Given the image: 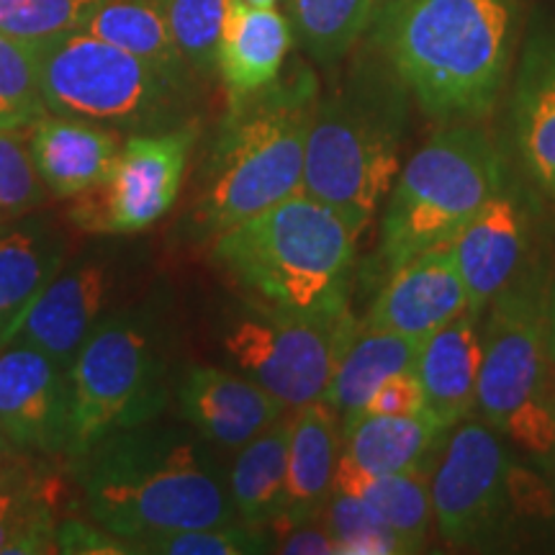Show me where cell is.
<instances>
[{"label":"cell","mask_w":555,"mask_h":555,"mask_svg":"<svg viewBox=\"0 0 555 555\" xmlns=\"http://www.w3.org/2000/svg\"><path fill=\"white\" fill-rule=\"evenodd\" d=\"M247 3H253V5H275L278 0H247Z\"/></svg>","instance_id":"42"},{"label":"cell","mask_w":555,"mask_h":555,"mask_svg":"<svg viewBox=\"0 0 555 555\" xmlns=\"http://www.w3.org/2000/svg\"><path fill=\"white\" fill-rule=\"evenodd\" d=\"M481 356V319L470 311L422 343L416 378L425 388L427 409L448 429L476 412Z\"/></svg>","instance_id":"23"},{"label":"cell","mask_w":555,"mask_h":555,"mask_svg":"<svg viewBox=\"0 0 555 555\" xmlns=\"http://www.w3.org/2000/svg\"><path fill=\"white\" fill-rule=\"evenodd\" d=\"M515 474L509 440L502 433L481 416L457 422L429 474L433 515L446 543H491L515 509Z\"/></svg>","instance_id":"11"},{"label":"cell","mask_w":555,"mask_h":555,"mask_svg":"<svg viewBox=\"0 0 555 555\" xmlns=\"http://www.w3.org/2000/svg\"><path fill=\"white\" fill-rule=\"evenodd\" d=\"M373 0H291V21L304 50L319 65H337L363 39Z\"/></svg>","instance_id":"29"},{"label":"cell","mask_w":555,"mask_h":555,"mask_svg":"<svg viewBox=\"0 0 555 555\" xmlns=\"http://www.w3.org/2000/svg\"><path fill=\"white\" fill-rule=\"evenodd\" d=\"M545 345H547V358H551V363L555 367V281L545 301Z\"/></svg>","instance_id":"40"},{"label":"cell","mask_w":555,"mask_h":555,"mask_svg":"<svg viewBox=\"0 0 555 555\" xmlns=\"http://www.w3.org/2000/svg\"><path fill=\"white\" fill-rule=\"evenodd\" d=\"M358 237L335 208L298 191L217 234L214 260L258 307L337 314L350 309Z\"/></svg>","instance_id":"4"},{"label":"cell","mask_w":555,"mask_h":555,"mask_svg":"<svg viewBox=\"0 0 555 555\" xmlns=\"http://www.w3.org/2000/svg\"><path fill=\"white\" fill-rule=\"evenodd\" d=\"M116 286L119 270L108 255L99 253L62 268L37 298L16 339L39 347L69 371L95 324L114 309Z\"/></svg>","instance_id":"15"},{"label":"cell","mask_w":555,"mask_h":555,"mask_svg":"<svg viewBox=\"0 0 555 555\" xmlns=\"http://www.w3.org/2000/svg\"><path fill=\"white\" fill-rule=\"evenodd\" d=\"M519 0H386L371 47L440 124L481 121L509 75Z\"/></svg>","instance_id":"2"},{"label":"cell","mask_w":555,"mask_h":555,"mask_svg":"<svg viewBox=\"0 0 555 555\" xmlns=\"http://www.w3.org/2000/svg\"><path fill=\"white\" fill-rule=\"evenodd\" d=\"M54 553L119 555L131 553V545L95 522L88 525L80 519H60L57 532H54Z\"/></svg>","instance_id":"37"},{"label":"cell","mask_w":555,"mask_h":555,"mask_svg":"<svg viewBox=\"0 0 555 555\" xmlns=\"http://www.w3.org/2000/svg\"><path fill=\"white\" fill-rule=\"evenodd\" d=\"M103 0H0V31L39 47L80 31Z\"/></svg>","instance_id":"32"},{"label":"cell","mask_w":555,"mask_h":555,"mask_svg":"<svg viewBox=\"0 0 555 555\" xmlns=\"http://www.w3.org/2000/svg\"><path fill=\"white\" fill-rule=\"evenodd\" d=\"M21 453L18 448H13L9 440H5V435L0 433V470H3L5 466H9V463L13 461V457H16Z\"/></svg>","instance_id":"41"},{"label":"cell","mask_w":555,"mask_h":555,"mask_svg":"<svg viewBox=\"0 0 555 555\" xmlns=\"http://www.w3.org/2000/svg\"><path fill=\"white\" fill-rule=\"evenodd\" d=\"M532 242L535 198L512 172H506L499 191L453 242L470 314L483 319L491 301L535 260Z\"/></svg>","instance_id":"13"},{"label":"cell","mask_w":555,"mask_h":555,"mask_svg":"<svg viewBox=\"0 0 555 555\" xmlns=\"http://www.w3.org/2000/svg\"><path fill=\"white\" fill-rule=\"evenodd\" d=\"M319 101L309 69L234 99L201 170L198 232L217 234L301 191L307 137Z\"/></svg>","instance_id":"5"},{"label":"cell","mask_w":555,"mask_h":555,"mask_svg":"<svg viewBox=\"0 0 555 555\" xmlns=\"http://www.w3.org/2000/svg\"><path fill=\"white\" fill-rule=\"evenodd\" d=\"M0 433L37 457H67L73 442L67 367L21 339L0 350Z\"/></svg>","instance_id":"14"},{"label":"cell","mask_w":555,"mask_h":555,"mask_svg":"<svg viewBox=\"0 0 555 555\" xmlns=\"http://www.w3.org/2000/svg\"><path fill=\"white\" fill-rule=\"evenodd\" d=\"M131 545V553L157 555H255L273 553L275 538L270 527H253L245 522L191 527V530L155 532L139 538Z\"/></svg>","instance_id":"31"},{"label":"cell","mask_w":555,"mask_h":555,"mask_svg":"<svg viewBox=\"0 0 555 555\" xmlns=\"http://www.w3.org/2000/svg\"><path fill=\"white\" fill-rule=\"evenodd\" d=\"M433 470H401L367 481L358 496L367 509L397 535L404 553H420L427 545L433 499H429Z\"/></svg>","instance_id":"30"},{"label":"cell","mask_w":555,"mask_h":555,"mask_svg":"<svg viewBox=\"0 0 555 555\" xmlns=\"http://www.w3.org/2000/svg\"><path fill=\"white\" fill-rule=\"evenodd\" d=\"M88 517L134 543L155 532L237 522L229 474L191 425L111 433L69 461Z\"/></svg>","instance_id":"1"},{"label":"cell","mask_w":555,"mask_h":555,"mask_svg":"<svg viewBox=\"0 0 555 555\" xmlns=\"http://www.w3.org/2000/svg\"><path fill=\"white\" fill-rule=\"evenodd\" d=\"M291 420H278L240 448L229 470L237 519L253 527H273L288 504Z\"/></svg>","instance_id":"27"},{"label":"cell","mask_w":555,"mask_h":555,"mask_svg":"<svg viewBox=\"0 0 555 555\" xmlns=\"http://www.w3.org/2000/svg\"><path fill=\"white\" fill-rule=\"evenodd\" d=\"M506 172L502 152L476 121L437 131L391 189L373 270L386 281L427 249L455 242Z\"/></svg>","instance_id":"6"},{"label":"cell","mask_w":555,"mask_h":555,"mask_svg":"<svg viewBox=\"0 0 555 555\" xmlns=\"http://www.w3.org/2000/svg\"><path fill=\"white\" fill-rule=\"evenodd\" d=\"M82 29L147 60L172 78L185 80L189 75V65L172 39L163 0H103Z\"/></svg>","instance_id":"28"},{"label":"cell","mask_w":555,"mask_h":555,"mask_svg":"<svg viewBox=\"0 0 555 555\" xmlns=\"http://www.w3.org/2000/svg\"><path fill=\"white\" fill-rule=\"evenodd\" d=\"M288 50L291 24L275 5L232 0L217 52V69L232 101L258 93L281 78Z\"/></svg>","instance_id":"22"},{"label":"cell","mask_w":555,"mask_h":555,"mask_svg":"<svg viewBox=\"0 0 555 555\" xmlns=\"http://www.w3.org/2000/svg\"><path fill=\"white\" fill-rule=\"evenodd\" d=\"M34 457L18 453L0 470V555L54 553L62 481Z\"/></svg>","instance_id":"25"},{"label":"cell","mask_w":555,"mask_h":555,"mask_svg":"<svg viewBox=\"0 0 555 555\" xmlns=\"http://www.w3.org/2000/svg\"><path fill=\"white\" fill-rule=\"evenodd\" d=\"M356 332L350 309L304 317L249 301L227 319L221 347L237 371L298 409L324 399Z\"/></svg>","instance_id":"10"},{"label":"cell","mask_w":555,"mask_h":555,"mask_svg":"<svg viewBox=\"0 0 555 555\" xmlns=\"http://www.w3.org/2000/svg\"><path fill=\"white\" fill-rule=\"evenodd\" d=\"M332 538L339 553L350 555H388L404 553L401 543L388 527L367 509V504L358 494H339L335 491L324 509Z\"/></svg>","instance_id":"36"},{"label":"cell","mask_w":555,"mask_h":555,"mask_svg":"<svg viewBox=\"0 0 555 555\" xmlns=\"http://www.w3.org/2000/svg\"><path fill=\"white\" fill-rule=\"evenodd\" d=\"M178 404L185 425L211 446L227 450L247 446L288 409L245 373L237 376L211 365L185 373L178 386Z\"/></svg>","instance_id":"18"},{"label":"cell","mask_w":555,"mask_h":555,"mask_svg":"<svg viewBox=\"0 0 555 555\" xmlns=\"http://www.w3.org/2000/svg\"><path fill=\"white\" fill-rule=\"evenodd\" d=\"M39 82L50 114L108 129L165 131L185 124V80L172 78L86 29L39 47Z\"/></svg>","instance_id":"9"},{"label":"cell","mask_w":555,"mask_h":555,"mask_svg":"<svg viewBox=\"0 0 555 555\" xmlns=\"http://www.w3.org/2000/svg\"><path fill=\"white\" fill-rule=\"evenodd\" d=\"M50 196L34 165L29 127L0 129V221L26 217Z\"/></svg>","instance_id":"35"},{"label":"cell","mask_w":555,"mask_h":555,"mask_svg":"<svg viewBox=\"0 0 555 555\" xmlns=\"http://www.w3.org/2000/svg\"><path fill=\"white\" fill-rule=\"evenodd\" d=\"M44 114L37 50L0 31V129H26Z\"/></svg>","instance_id":"33"},{"label":"cell","mask_w":555,"mask_h":555,"mask_svg":"<svg viewBox=\"0 0 555 555\" xmlns=\"http://www.w3.org/2000/svg\"><path fill=\"white\" fill-rule=\"evenodd\" d=\"M545 278L535 260L486 309L476 412L512 446L555 461V367L545 345Z\"/></svg>","instance_id":"8"},{"label":"cell","mask_w":555,"mask_h":555,"mask_svg":"<svg viewBox=\"0 0 555 555\" xmlns=\"http://www.w3.org/2000/svg\"><path fill=\"white\" fill-rule=\"evenodd\" d=\"M67 463L111 433L157 420L168 404L170 332L157 301L116 307L69 363Z\"/></svg>","instance_id":"7"},{"label":"cell","mask_w":555,"mask_h":555,"mask_svg":"<svg viewBox=\"0 0 555 555\" xmlns=\"http://www.w3.org/2000/svg\"><path fill=\"white\" fill-rule=\"evenodd\" d=\"M468 311V291L457 268L453 242L409 260L380 286L365 327L397 332L425 343Z\"/></svg>","instance_id":"16"},{"label":"cell","mask_w":555,"mask_h":555,"mask_svg":"<svg viewBox=\"0 0 555 555\" xmlns=\"http://www.w3.org/2000/svg\"><path fill=\"white\" fill-rule=\"evenodd\" d=\"M509 124L525 172L555 201V29L527 41L509 103Z\"/></svg>","instance_id":"21"},{"label":"cell","mask_w":555,"mask_h":555,"mask_svg":"<svg viewBox=\"0 0 555 555\" xmlns=\"http://www.w3.org/2000/svg\"><path fill=\"white\" fill-rule=\"evenodd\" d=\"M335 491L358 494L373 478L401 470H433L450 429L425 412L412 416L363 414L343 429Z\"/></svg>","instance_id":"17"},{"label":"cell","mask_w":555,"mask_h":555,"mask_svg":"<svg viewBox=\"0 0 555 555\" xmlns=\"http://www.w3.org/2000/svg\"><path fill=\"white\" fill-rule=\"evenodd\" d=\"M278 553H339L324 515L307 522H291L270 527Z\"/></svg>","instance_id":"39"},{"label":"cell","mask_w":555,"mask_h":555,"mask_svg":"<svg viewBox=\"0 0 555 555\" xmlns=\"http://www.w3.org/2000/svg\"><path fill=\"white\" fill-rule=\"evenodd\" d=\"M29 147L47 191L54 198H75L114 176L124 144L116 129L103 124L44 114L29 127Z\"/></svg>","instance_id":"19"},{"label":"cell","mask_w":555,"mask_h":555,"mask_svg":"<svg viewBox=\"0 0 555 555\" xmlns=\"http://www.w3.org/2000/svg\"><path fill=\"white\" fill-rule=\"evenodd\" d=\"M422 343L397 332L363 327L356 332L330 380L324 401L339 416V433L360 420L376 388L399 373H416Z\"/></svg>","instance_id":"26"},{"label":"cell","mask_w":555,"mask_h":555,"mask_svg":"<svg viewBox=\"0 0 555 555\" xmlns=\"http://www.w3.org/2000/svg\"><path fill=\"white\" fill-rule=\"evenodd\" d=\"M339 446V416L327 401H309L296 409L288 440V504L275 525L307 522L324 515L335 494Z\"/></svg>","instance_id":"24"},{"label":"cell","mask_w":555,"mask_h":555,"mask_svg":"<svg viewBox=\"0 0 555 555\" xmlns=\"http://www.w3.org/2000/svg\"><path fill=\"white\" fill-rule=\"evenodd\" d=\"M425 388H422L416 373H399V376H391L376 388L363 414L412 416L425 412Z\"/></svg>","instance_id":"38"},{"label":"cell","mask_w":555,"mask_h":555,"mask_svg":"<svg viewBox=\"0 0 555 555\" xmlns=\"http://www.w3.org/2000/svg\"><path fill=\"white\" fill-rule=\"evenodd\" d=\"M198 139L196 124L134 134L124 142L114 176L99 189L75 196V227L106 237L139 234L176 204Z\"/></svg>","instance_id":"12"},{"label":"cell","mask_w":555,"mask_h":555,"mask_svg":"<svg viewBox=\"0 0 555 555\" xmlns=\"http://www.w3.org/2000/svg\"><path fill=\"white\" fill-rule=\"evenodd\" d=\"M67 249L52 219L18 217L0 227V350L16 343L37 298L65 268Z\"/></svg>","instance_id":"20"},{"label":"cell","mask_w":555,"mask_h":555,"mask_svg":"<svg viewBox=\"0 0 555 555\" xmlns=\"http://www.w3.org/2000/svg\"><path fill=\"white\" fill-rule=\"evenodd\" d=\"M229 3L232 0H163L180 57L193 73L211 75L217 69Z\"/></svg>","instance_id":"34"},{"label":"cell","mask_w":555,"mask_h":555,"mask_svg":"<svg viewBox=\"0 0 555 555\" xmlns=\"http://www.w3.org/2000/svg\"><path fill=\"white\" fill-rule=\"evenodd\" d=\"M409 101L404 80L376 50L352 65L343 86L317 101L301 191L335 208L358 234L399 176Z\"/></svg>","instance_id":"3"}]
</instances>
